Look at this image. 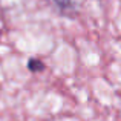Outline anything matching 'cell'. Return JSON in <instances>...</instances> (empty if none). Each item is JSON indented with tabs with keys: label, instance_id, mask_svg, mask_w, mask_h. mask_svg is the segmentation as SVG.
Wrapping results in <instances>:
<instances>
[{
	"label": "cell",
	"instance_id": "obj_1",
	"mask_svg": "<svg viewBox=\"0 0 121 121\" xmlns=\"http://www.w3.org/2000/svg\"><path fill=\"white\" fill-rule=\"evenodd\" d=\"M28 69H29V72H32V74H40V72H43L44 69H46V65H44L43 60L31 57V58L28 60Z\"/></svg>",
	"mask_w": 121,
	"mask_h": 121
},
{
	"label": "cell",
	"instance_id": "obj_2",
	"mask_svg": "<svg viewBox=\"0 0 121 121\" xmlns=\"http://www.w3.org/2000/svg\"><path fill=\"white\" fill-rule=\"evenodd\" d=\"M60 12H71L75 9V0H51Z\"/></svg>",
	"mask_w": 121,
	"mask_h": 121
}]
</instances>
